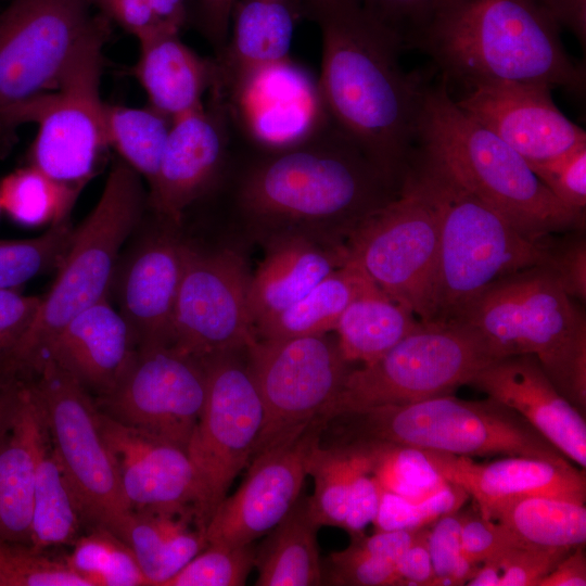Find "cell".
Segmentation results:
<instances>
[{"instance_id": "bcb514c9", "label": "cell", "mask_w": 586, "mask_h": 586, "mask_svg": "<svg viewBox=\"0 0 586 586\" xmlns=\"http://www.w3.org/2000/svg\"><path fill=\"white\" fill-rule=\"evenodd\" d=\"M469 495L459 485L445 486L421 500H409L382 488L377 531L417 530L433 524L441 517L460 510Z\"/></svg>"}, {"instance_id": "52a82bcc", "label": "cell", "mask_w": 586, "mask_h": 586, "mask_svg": "<svg viewBox=\"0 0 586 586\" xmlns=\"http://www.w3.org/2000/svg\"><path fill=\"white\" fill-rule=\"evenodd\" d=\"M335 443L371 441L403 444L457 456H525L572 467L570 460L517 411L488 397L450 395L384 405L340 415Z\"/></svg>"}, {"instance_id": "cb8c5ba5", "label": "cell", "mask_w": 586, "mask_h": 586, "mask_svg": "<svg viewBox=\"0 0 586 586\" xmlns=\"http://www.w3.org/2000/svg\"><path fill=\"white\" fill-rule=\"evenodd\" d=\"M163 225L140 242L118 277L119 313L138 346L169 344L187 243L173 231L178 227Z\"/></svg>"}, {"instance_id": "d6986e66", "label": "cell", "mask_w": 586, "mask_h": 586, "mask_svg": "<svg viewBox=\"0 0 586 586\" xmlns=\"http://www.w3.org/2000/svg\"><path fill=\"white\" fill-rule=\"evenodd\" d=\"M232 122L215 93L201 107L173 120L158 173L149 187L148 206L179 227L186 212L218 180L229 154Z\"/></svg>"}, {"instance_id": "7a4b0ae2", "label": "cell", "mask_w": 586, "mask_h": 586, "mask_svg": "<svg viewBox=\"0 0 586 586\" xmlns=\"http://www.w3.org/2000/svg\"><path fill=\"white\" fill-rule=\"evenodd\" d=\"M321 34L318 85L331 122L403 183L417 149L425 85L406 73L397 37L356 0H300Z\"/></svg>"}, {"instance_id": "4dcf8cb0", "label": "cell", "mask_w": 586, "mask_h": 586, "mask_svg": "<svg viewBox=\"0 0 586 586\" xmlns=\"http://www.w3.org/2000/svg\"><path fill=\"white\" fill-rule=\"evenodd\" d=\"M119 537L133 551L149 586H164L207 546L194 513L131 511Z\"/></svg>"}, {"instance_id": "f1b7e54d", "label": "cell", "mask_w": 586, "mask_h": 586, "mask_svg": "<svg viewBox=\"0 0 586 586\" xmlns=\"http://www.w3.org/2000/svg\"><path fill=\"white\" fill-rule=\"evenodd\" d=\"M46 426L33 383L17 385L13 412L0 433V538L29 545L37 447Z\"/></svg>"}, {"instance_id": "5bb4252c", "label": "cell", "mask_w": 586, "mask_h": 586, "mask_svg": "<svg viewBox=\"0 0 586 586\" xmlns=\"http://www.w3.org/2000/svg\"><path fill=\"white\" fill-rule=\"evenodd\" d=\"M347 258L421 321L429 311L438 247L436 209L406 173L397 195L368 215L348 235Z\"/></svg>"}, {"instance_id": "f6af8a7d", "label": "cell", "mask_w": 586, "mask_h": 586, "mask_svg": "<svg viewBox=\"0 0 586 586\" xmlns=\"http://www.w3.org/2000/svg\"><path fill=\"white\" fill-rule=\"evenodd\" d=\"M0 586H89L65 560L0 538Z\"/></svg>"}, {"instance_id": "8fae6325", "label": "cell", "mask_w": 586, "mask_h": 586, "mask_svg": "<svg viewBox=\"0 0 586 586\" xmlns=\"http://www.w3.org/2000/svg\"><path fill=\"white\" fill-rule=\"evenodd\" d=\"M109 31L110 21L101 14L58 88L35 100L22 115V123L38 125L29 151L30 165L79 190L93 177L109 148L105 102L100 97L102 51Z\"/></svg>"}, {"instance_id": "f546056e", "label": "cell", "mask_w": 586, "mask_h": 586, "mask_svg": "<svg viewBox=\"0 0 586 586\" xmlns=\"http://www.w3.org/2000/svg\"><path fill=\"white\" fill-rule=\"evenodd\" d=\"M132 74L144 89L149 105L171 120L201 107L202 98L216 80V62L199 55L179 34H164L139 41Z\"/></svg>"}, {"instance_id": "e0dca14e", "label": "cell", "mask_w": 586, "mask_h": 586, "mask_svg": "<svg viewBox=\"0 0 586 586\" xmlns=\"http://www.w3.org/2000/svg\"><path fill=\"white\" fill-rule=\"evenodd\" d=\"M207 390L205 365L168 344L137 347L117 384L95 402L113 419L187 450Z\"/></svg>"}, {"instance_id": "7402d4cb", "label": "cell", "mask_w": 586, "mask_h": 586, "mask_svg": "<svg viewBox=\"0 0 586 586\" xmlns=\"http://www.w3.org/2000/svg\"><path fill=\"white\" fill-rule=\"evenodd\" d=\"M220 99L239 131L267 144L298 140L330 119L318 85L289 59L257 72Z\"/></svg>"}, {"instance_id": "9f6ffc18", "label": "cell", "mask_w": 586, "mask_h": 586, "mask_svg": "<svg viewBox=\"0 0 586 586\" xmlns=\"http://www.w3.org/2000/svg\"><path fill=\"white\" fill-rule=\"evenodd\" d=\"M557 276L570 297L586 300V242L582 237L573 238L559 247L550 246L547 264Z\"/></svg>"}, {"instance_id": "9a60e30c", "label": "cell", "mask_w": 586, "mask_h": 586, "mask_svg": "<svg viewBox=\"0 0 586 586\" xmlns=\"http://www.w3.org/2000/svg\"><path fill=\"white\" fill-rule=\"evenodd\" d=\"M225 353L202 359L207 390L187 446L198 476L204 527L239 472L249 464L260 432L263 406L246 361Z\"/></svg>"}, {"instance_id": "b9f144b4", "label": "cell", "mask_w": 586, "mask_h": 586, "mask_svg": "<svg viewBox=\"0 0 586 586\" xmlns=\"http://www.w3.org/2000/svg\"><path fill=\"white\" fill-rule=\"evenodd\" d=\"M74 231L67 218L50 226L37 238L0 240V289H14L38 275L59 268Z\"/></svg>"}, {"instance_id": "1f68e13d", "label": "cell", "mask_w": 586, "mask_h": 586, "mask_svg": "<svg viewBox=\"0 0 586 586\" xmlns=\"http://www.w3.org/2000/svg\"><path fill=\"white\" fill-rule=\"evenodd\" d=\"M319 527L309 512L308 497H300L256 548L258 577L255 585H321L323 568L317 544Z\"/></svg>"}, {"instance_id": "8992f818", "label": "cell", "mask_w": 586, "mask_h": 586, "mask_svg": "<svg viewBox=\"0 0 586 586\" xmlns=\"http://www.w3.org/2000/svg\"><path fill=\"white\" fill-rule=\"evenodd\" d=\"M471 327L496 359L533 355L557 390L586 410V320L547 265L506 276L456 319Z\"/></svg>"}, {"instance_id": "f907efd6", "label": "cell", "mask_w": 586, "mask_h": 586, "mask_svg": "<svg viewBox=\"0 0 586 586\" xmlns=\"http://www.w3.org/2000/svg\"><path fill=\"white\" fill-rule=\"evenodd\" d=\"M572 549L525 544L484 562L494 569L497 586H538L540 579Z\"/></svg>"}, {"instance_id": "6f0895ef", "label": "cell", "mask_w": 586, "mask_h": 586, "mask_svg": "<svg viewBox=\"0 0 586 586\" xmlns=\"http://www.w3.org/2000/svg\"><path fill=\"white\" fill-rule=\"evenodd\" d=\"M235 0H198L194 21L198 30L212 46L215 56L229 38L231 14Z\"/></svg>"}, {"instance_id": "30bf717a", "label": "cell", "mask_w": 586, "mask_h": 586, "mask_svg": "<svg viewBox=\"0 0 586 586\" xmlns=\"http://www.w3.org/2000/svg\"><path fill=\"white\" fill-rule=\"evenodd\" d=\"M90 0H13L0 13V146L25 110L54 91L98 23Z\"/></svg>"}, {"instance_id": "8d00e7d4", "label": "cell", "mask_w": 586, "mask_h": 586, "mask_svg": "<svg viewBox=\"0 0 586 586\" xmlns=\"http://www.w3.org/2000/svg\"><path fill=\"white\" fill-rule=\"evenodd\" d=\"M173 120L151 107L104 104V129L107 145L120 160L153 183L167 143Z\"/></svg>"}, {"instance_id": "7bdbcfd3", "label": "cell", "mask_w": 586, "mask_h": 586, "mask_svg": "<svg viewBox=\"0 0 586 586\" xmlns=\"http://www.w3.org/2000/svg\"><path fill=\"white\" fill-rule=\"evenodd\" d=\"M253 544H207L164 586H241L255 565Z\"/></svg>"}, {"instance_id": "c3c4849f", "label": "cell", "mask_w": 586, "mask_h": 586, "mask_svg": "<svg viewBox=\"0 0 586 586\" xmlns=\"http://www.w3.org/2000/svg\"><path fill=\"white\" fill-rule=\"evenodd\" d=\"M463 512L457 510L437 519L430 528L428 544L433 568L431 586H459L467 584L480 564L463 553L461 525Z\"/></svg>"}, {"instance_id": "d6a6232c", "label": "cell", "mask_w": 586, "mask_h": 586, "mask_svg": "<svg viewBox=\"0 0 586 586\" xmlns=\"http://www.w3.org/2000/svg\"><path fill=\"white\" fill-rule=\"evenodd\" d=\"M420 322L409 307L372 283L345 308L334 331L343 358L366 365L384 355Z\"/></svg>"}, {"instance_id": "603a6c76", "label": "cell", "mask_w": 586, "mask_h": 586, "mask_svg": "<svg viewBox=\"0 0 586 586\" xmlns=\"http://www.w3.org/2000/svg\"><path fill=\"white\" fill-rule=\"evenodd\" d=\"M517 411L570 461L586 467V422L533 355L493 360L468 383Z\"/></svg>"}, {"instance_id": "7c38bea8", "label": "cell", "mask_w": 586, "mask_h": 586, "mask_svg": "<svg viewBox=\"0 0 586 586\" xmlns=\"http://www.w3.org/2000/svg\"><path fill=\"white\" fill-rule=\"evenodd\" d=\"M245 353L263 406L262 428L252 460L320 418L339 393L349 362L343 358L337 340L328 333L256 337Z\"/></svg>"}, {"instance_id": "d590c367", "label": "cell", "mask_w": 586, "mask_h": 586, "mask_svg": "<svg viewBox=\"0 0 586 586\" xmlns=\"http://www.w3.org/2000/svg\"><path fill=\"white\" fill-rule=\"evenodd\" d=\"M481 514L504 524L532 545L575 548L586 542V508L583 502L524 496L497 502Z\"/></svg>"}, {"instance_id": "9c48e42d", "label": "cell", "mask_w": 586, "mask_h": 586, "mask_svg": "<svg viewBox=\"0 0 586 586\" xmlns=\"http://www.w3.org/2000/svg\"><path fill=\"white\" fill-rule=\"evenodd\" d=\"M493 360L463 321H421L380 358L349 370L320 419L327 424L352 411L450 395Z\"/></svg>"}, {"instance_id": "60d3db41", "label": "cell", "mask_w": 586, "mask_h": 586, "mask_svg": "<svg viewBox=\"0 0 586 586\" xmlns=\"http://www.w3.org/2000/svg\"><path fill=\"white\" fill-rule=\"evenodd\" d=\"M359 457L358 448L349 443H334L329 447L318 444L313 449L307 472L314 479L315 491L308 497V508L319 526L342 528Z\"/></svg>"}, {"instance_id": "ab89813d", "label": "cell", "mask_w": 586, "mask_h": 586, "mask_svg": "<svg viewBox=\"0 0 586 586\" xmlns=\"http://www.w3.org/2000/svg\"><path fill=\"white\" fill-rule=\"evenodd\" d=\"M381 487L409 500H421L447 484L422 448L384 442L356 441Z\"/></svg>"}, {"instance_id": "ee69618b", "label": "cell", "mask_w": 586, "mask_h": 586, "mask_svg": "<svg viewBox=\"0 0 586 586\" xmlns=\"http://www.w3.org/2000/svg\"><path fill=\"white\" fill-rule=\"evenodd\" d=\"M110 22L139 41L164 34H179L188 21L186 0H90Z\"/></svg>"}, {"instance_id": "484cf974", "label": "cell", "mask_w": 586, "mask_h": 586, "mask_svg": "<svg viewBox=\"0 0 586 586\" xmlns=\"http://www.w3.org/2000/svg\"><path fill=\"white\" fill-rule=\"evenodd\" d=\"M137 347L128 322L106 297L75 315L48 342L40 359L51 358L101 396L117 384Z\"/></svg>"}, {"instance_id": "db71d44e", "label": "cell", "mask_w": 586, "mask_h": 586, "mask_svg": "<svg viewBox=\"0 0 586 586\" xmlns=\"http://www.w3.org/2000/svg\"><path fill=\"white\" fill-rule=\"evenodd\" d=\"M360 454L347 498L342 528L351 538L364 535V530L373 523L379 510L382 487L370 471L369 460L362 448L355 443Z\"/></svg>"}, {"instance_id": "94428289", "label": "cell", "mask_w": 586, "mask_h": 586, "mask_svg": "<svg viewBox=\"0 0 586 586\" xmlns=\"http://www.w3.org/2000/svg\"><path fill=\"white\" fill-rule=\"evenodd\" d=\"M560 27L579 40L586 38V0H539Z\"/></svg>"}, {"instance_id": "277c9868", "label": "cell", "mask_w": 586, "mask_h": 586, "mask_svg": "<svg viewBox=\"0 0 586 586\" xmlns=\"http://www.w3.org/2000/svg\"><path fill=\"white\" fill-rule=\"evenodd\" d=\"M417 143L526 238L544 241L551 232L582 226L584 215L559 202L525 158L464 113L445 84L424 88Z\"/></svg>"}, {"instance_id": "6125c7cd", "label": "cell", "mask_w": 586, "mask_h": 586, "mask_svg": "<svg viewBox=\"0 0 586 586\" xmlns=\"http://www.w3.org/2000/svg\"><path fill=\"white\" fill-rule=\"evenodd\" d=\"M17 397V385L0 388V433L8 423Z\"/></svg>"}, {"instance_id": "74e56055", "label": "cell", "mask_w": 586, "mask_h": 586, "mask_svg": "<svg viewBox=\"0 0 586 586\" xmlns=\"http://www.w3.org/2000/svg\"><path fill=\"white\" fill-rule=\"evenodd\" d=\"M80 191L29 165L1 180V208L20 225L50 227L68 218Z\"/></svg>"}, {"instance_id": "836d02e7", "label": "cell", "mask_w": 586, "mask_h": 586, "mask_svg": "<svg viewBox=\"0 0 586 586\" xmlns=\"http://www.w3.org/2000/svg\"><path fill=\"white\" fill-rule=\"evenodd\" d=\"M373 282L353 260L346 263L300 300L255 326L258 339H290L334 331L349 303Z\"/></svg>"}, {"instance_id": "91938a15", "label": "cell", "mask_w": 586, "mask_h": 586, "mask_svg": "<svg viewBox=\"0 0 586 586\" xmlns=\"http://www.w3.org/2000/svg\"><path fill=\"white\" fill-rule=\"evenodd\" d=\"M584 546L573 548L545 577L538 586H585L586 557Z\"/></svg>"}, {"instance_id": "2e32d148", "label": "cell", "mask_w": 586, "mask_h": 586, "mask_svg": "<svg viewBox=\"0 0 586 586\" xmlns=\"http://www.w3.org/2000/svg\"><path fill=\"white\" fill-rule=\"evenodd\" d=\"M250 279L239 251L205 252L187 244L168 345L199 359L245 351L256 340Z\"/></svg>"}, {"instance_id": "ffe728a7", "label": "cell", "mask_w": 586, "mask_h": 586, "mask_svg": "<svg viewBox=\"0 0 586 586\" xmlns=\"http://www.w3.org/2000/svg\"><path fill=\"white\" fill-rule=\"evenodd\" d=\"M550 90L538 84L483 82L467 87L455 101L532 164L586 143L585 130L559 110Z\"/></svg>"}, {"instance_id": "44dd1931", "label": "cell", "mask_w": 586, "mask_h": 586, "mask_svg": "<svg viewBox=\"0 0 586 586\" xmlns=\"http://www.w3.org/2000/svg\"><path fill=\"white\" fill-rule=\"evenodd\" d=\"M98 421L130 510L194 513L201 523L198 476L186 449L126 425L99 408Z\"/></svg>"}, {"instance_id": "5b68a950", "label": "cell", "mask_w": 586, "mask_h": 586, "mask_svg": "<svg viewBox=\"0 0 586 586\" xmlns=\"http://www.w3.org/2000/svg\"><path fill=\"white\" fill-rule=\"evenodd\" d=\"M407 173L438 216L437 258L425 321L456 320L496 281L548 264L549 245L526 238L417 149Z\"/></svg>"}, {"instance_id": "3957f363", "label": "cell", "mask_w": 586, "mask_h": 586, "mask_svg": "<svg viewBox=\"0 0 586 586\" xmlns=\"http://www.w3.org/2000/svg\"><path fill=\"white\" fill-rule=\"evenodd\" d=\"M539 0H443L417 48L466 87L511 81L582 90L585 72Z\"/></svg>"}, {"instance_id": "f5cc1de1", "label": "cell", "mask_w": 586, "mask_h": 586, "mask_svg": "<svg viewBox=\"0 0 586 586\" xmlns=\"http://www.w3.org/2000/svg\"><path fill=\"white\" fill-rule=\"evenodd\" d=\"M462 512V550L464 556L475 564L496 559L511 548L528 544L504 524L484 518L476 508Z\"/></svg>"}, {"instance_id": "e575fe53", "label": "cell", "mask_w": 586, "mask_h": 586, "mask_svg": "<svg viewBox=\"0 0 586 586\" xmlns=\"http://www.w3.org/2000/svg\"><path fill=\"white\" fill-rule=\"evenodd\" d=\"M79 500L51 442L47 422L35 468L29 546L39 551L73 545L85 524Z\"/></svg>"}, {"instance_id": "7dc6e473", "label": "cell", "mask_w": 586, "mask_h": 586, "mask_svg": "<svg viewBox=\"0 0 586 586\" xmlns=\"http://www.w3.org/2000/svg\"><path fill=\"white\" fill-rule=\"evenodd\" d=\"M323 582L340 586L400 585L396 563L382 557L365 544L361 536L349 546L330 555Z\"/></svg>"}, {"instance_id": "d4e9b609", "label": "cell", "mask_w": 586, "mask_h": 586, "mask_svg": "<svg viewBox=\"0 0 586 586\" xmlns=\"http://www.w3.org/2000/svg\"><path fill=\"white\" fill-rule=\"evenodd\" d=\"M424 450L446 481L461 486L474 499L480 513L502 500L524 496H548L585 504L584 470L573 466L561 467L525 456L476 463L469 457Z\"/></svg>"}, {"instance_id": "4316f807", "label": "cell", "mask_w": 586, "mask_h": 586, "mask_svg": "<svg viewBox=\"0 0 586 586\" xmlns=\"http://www.w3.org/2000/svg\"><path fill=\"white\" fill-rule=\"evenodd\" d=\"M301 16L300 0H235L231 37L214 56L216 80L209 91L227 98L257 72L288 60Z\"/></svg>"}, {"instance_id": "6da1fadb", "label": "cell", "mask_w": 586, "mask_h": 586, "mask_svg": "<svg viewBox=\"0 0 586 586\" xmlns=\"http://www.w3.org/2000/svg\"><path fill=\"white\" fill-rule=\"evenodd\" d=\"M400 187L329 119L283 144L256 141L232 125L226 165L205 196L263 242L296 234L344 245Z\"/></svg>"}, {"instance_id": "83f0119b", "label": "cell", "mask_w": 586, "mask_h": 586, "mask_svg": "<svg viewBox=\"0 0 586 586\" xmlns=\"http://www.w3.org/2000/svg\"><path fill=\"white\" fill-rule=\"evenodd\" d=\"M265 255L249 285L255 326L286 308L347 260L345 245L288 234L264 241Z\"/></svg>"}, {"instance_id": "4fadbf2b", "label": "cell", "mask_w": 586, "mask_h": 586, "mask_svg": "<svg viewBox=\"0 0 586 586\" xmlns=\"http://www.w3.org/2000/svg\"><path fill=\"white\" fill-rule=\"evenodd\" d=\"M33 383L56 455L79 500L86 523L118 537L130 510L101 433L88 391L51 358L42 357Z\"/></svg>"}, {"instance_id": "ac0fdd59", "label": "cell", "mask_w": 586, "mask_h": 586, "mask_svg": "<svg viewBox=\"0 0 586 586\" xmlns=\"http://www.w3.org/2000/svg\"><path fill=\"white\" fill-rule=\"evenodd\" d=\"M324 426L316 418L301 433L254 457L240 487L208 520L207 544L249 545L270 532L301 497L309 456Z\"/></svg>"}, {"instance_id": "f35d334b", "label": "cell", "mask_w": 586, "mask_h": 586, "mask_svg": "<svg viewBox=\"0 0 586 586\" xmlns=\"http://www.w3.org/2000/svg\"><path fill=\"white\" fill-rule=\"evenodd\" d=\"M65 561L89 586H149L131 548L100 525L75 539Z\"/></svg>"}, {"instance_id": "11a10c76", "label": "cell", "mask_w": 586, "mask_h": 586, "mask_svg": "<svg viewBox=\"0 0 586 586\" xmlns=\"http://www.w3.org/2000/svg\"><path fill=\"white\" fill-rule=\"evenodd\" d=\"M41 296H28L14 289H0V367L31 324Z\"/></svg>"}, {"instance_id": "ba28073f", "label": "cell", "mask_w": 586, "mask_h": 586, "mask_svg": "<svg viewBox=\"0 0 586 586\" xmlns=\"http://www.w3.org/2000/svg\"><path fill=\"white\" fill-rule=\"evenodd\" d=\"M145 206L142 177L120 158L115 161L98 203L75 229L55 281L3 368L34 371L48 342L75 315L107 297L120 249Z\"/></svg>"}, {"instance_id": "be15d7a7", "label": "cell", "mask_w": 586, "mask_h": 586, "mask_svg": "<svg viewBox=\"0 0 586 586\" xmlns=\"http://www.w3.org/2000/svg\"><path fill=\"white\" fill-rule=\"evenodd\" d=\"M0 209H1V202H0Z\"/></svg>"}, {"instance_id": "680465c9", "label": "cell", "mask_w": 586, "mask_h": 586, "mask_svg": "<svg viewBox=\"0 0 586 586\" xmlns=\"http://www.w3.org/2000/svg\"><path fill=\"white\" fill-rule=\"evenodd\" d=\"M429 526L422 527L396 565L400 585L431 586L433 568L429 551Z\"/></svg>"}, {"instance_id": "681fc988", "label": "cell", "mask_w": 586, "mask_h": 586, "mask_svg": "<svg viewBox=\"0 0 586 586\" xmlns=\"http://www.w3.org/2000/svg\"><path fill=\"white\" fill-rule=\"evenodd\" d=\"M550 193L571 211L586 206V143L548 161L528 164Z\"/></svg>"}, {"instance_id": "816d5d0a", "label": "cell", "mask_w": 586, "mask_h": 586, "mask_svg": "<svg viewBox=\"0 0 586 586\" xmlns=\"http://www.w3.org/2000/svg\"><path fill=\"white\" fill-rule=\"evenodd\" d=\"M386 27L404 48L418 41L443 0H356Z\"/></svg>"}]
</instances>
